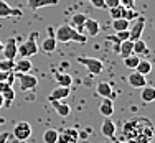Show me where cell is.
Wrapping results in <instances>:
<instances>
[{
    "mask_svg": "<svg viewBox=\"0 0 155 143\" xmlns=\"http://www.w3.org/2000/svg\"><path fill=\"white\" fill-rule=\"evenodd\" d=\"M124 137L127 143H150L153 138V125L145 117H132L124 122Z\"/></svg>",
    "mask_w": 155,
    "mask_h": 143,
    "instance_id": "6da1fadb",
    "label": "cell"
},
{
    "mask_svg": "<svg viewBox=\"0 0 155 143\" xmlns=\"http://www.w3.org/2000/svg\"><path fill=\"white\" fill-rule=\"evenodd\" d=\"M40 51L38 46V31H31L30 36L18 46V56L20 58H28L30 59L31 56H36Z\"/></svg>",
    "mask_w": 155,
    "mask_h": 143,
    "instance_id": "7a4b0ae2",
    "label": "cell"
},
{
    "mask_svg": "<svg viewBox=\"0 0 155 143\" xmlns=\"http://www.w3.org/2000/svg\"><path fill=\"white\" fill-rule=\"evenodd\" d=\"M76 61L79 64H83L84 68L89 71V74L93 76H97L102 72V69H104V63H102L101 59H97V58H89V56H79L76 58Z\"/></svg>",
    "mask_w": 155,
    "mask_h": 143,
    "instance_id": "3957f363",
    "label": "cell"
},
{
    "mask_svg": "<svg viewBox=\"0 0 155 143\" xmlns=\"http://www.w3.org/2000/svg\"><path fill=\"white\" fill-rule=\"evenodd\" d=\"M145 17H137L130 21V27H129V40L135 41V40L142 38V33H143V28H145Z\"/></svg>",
    "mask_w": 155,
    "mask_h": 143,
    "instance_id": "277c9868",
    "label": "cell"
},
{
    "mask_svg": "<svg viewBox=\"0 0 155 143\" xmlns=\"http://www.w3.org/2000/svg\"><path fill=\"white\" fill-rule=\"evenodd\" d=\"M78 140H79V132L76 127H66L58 132L56 143H78Z\"/></svg>",
    "mask_w": 155,
    "mask_h": 143,
    "instance_id": "5b68a950",
    "label": "cell"
},
{
    "mask_svg": "<svg viewBox=\"0 0 155 143\" xmlns=\"http://www.w3.org/2000/svg\"><path fill=\"white\" fill-rule=\"evenodd\" d=\"M73 33H74V28H73L71 25L63 23L56 28V31H54V40L60 41V43H71Z\"/></svg>",
    "mask_w": 155,
    "mask_h": 143,
    "instance_id": "8992f818",
    "label": "cell"
},
{
    "mask_svg": "<svg viewBox=\"0 0 155 143\" xmlns=\"http://www.w3.org/2000/svg\"><path fill=\"white\" fill-rule=\"evenodd\" d=\"M12 133L18 141H25L31 137V125L28 122H18L17 125L13 127Z\"/></svg>",
    "mask_w": 155,
    "mask_h": 143,
    "instance_id": "52a82bcc",
    "label": "cell"
},
{
    "mask_svg": "<svg viewBox=\"0 0 155 143\" xmlns=\"http://www.w3.org/2000/svg\"><path fill=\"white\" fill-rule=\"evenodd\" d=\"M15 76L20 79V89L23 91V92L33 91V89H36V86H38V79H36V76L30 74V72H27V74H15Z\"/></svg>",
    "mask_w": 155,
    "mask_h": 143,
    "instance_id": "ba28073f",
    "label": "cell"
},
{
    "mask_svg": "<svg viewBox=\"0 0 155 143\" xmlns=\"http://www.w3.org/2000/svg\"><path fill=\"white\" fill-rule=\"evenodd\" d=\"M5 59H17L18 56V45H17V38H8V41L3 45V51H2Z\"/></svg>",
    "mask_w": 155,
    "mask_h": 143,
    "instance_id": "9c48e42d",
    "label": "cell"
},
{
    "mask_svg": "<svg viewBox=\"0 0 155 143\" xmlns=\"http://www.w3.org/2000/svg\"><path fill=\"white\" fill-rule=\"evenodd\" d=\"M23 12L20 8L10 7L5 0H0V18H10V17H21Z\"/></svg>",
    "mask_w": 155,
    "mask_h": 143,
    "instance_id": "30bf717a",
    "label": "cell"
},
{
    "mask_svg": "<svg viewBox=\"0 0 155 143\" xmlns=\"http://www.w3.org/2000/svg\"><path fill=\"white\" fill-rule=\"evenodd\" d=\"M56 43L58 41L54 40L53 31H51V28L48 27V36L41 41V51H43V53H46V54H51L54 49H56Z\"/></svg>",
    "mask_w": 155,
    "mask_h": 143,
    "instance_id": "8fae6325",
    "label": "cell"
},
{
    "mask_svg": "<svg viewBox=\"0 0 155 143\" xmlns=\"http://www.w3.org/2000/svg\"><path fill=\"white\" fill-rule=\"evenodd\" d=\"M69 94H71V89L69 87H61L58 86L56 89H53L48 95V102H53V100H64V99L69 97Z\"/></svg>",
    "mask_w": 155,
    "mask_h": 143,
    "instance_id": "7c38bea8",
    "label": "cell"
},
{
    "mask_svg": "<svg viewBox=\"0 0 155 143\" xmlns=\"http://www.w3.org/2000/svg\"><path fill=\"white\" fill-rule=\"evenodd\" d=\"M96 92L101 95L102 99H110V100H114V99H116V92H114L112 86H110L109 82H104V81L97 84V87H96Z\"/></svg>",
    "mask_w": 155,
    "mask_h": 143,
    "instance_id": "4fadbf2b",
    "label": "cell"
},
{
    "mask_svg": "<svg viewBox=\"0 0 155 143\" xmlns=\"http://www.w3.org/2000/svg\"><path fill=\"white\" fill-rule=\"evenodd\" d=\"M31 68H33V64L28 58H20L18 61H15L13 72H15V74H27V72L31 71Z\"/></svg>",
    "mask_w": 155,
    "mask_h": 143,
    "instance_id": "5bb4252c",
    "label": "cell"
},
{
    "mask_svg": "<svg viewBox=\"0 0 155 143\" xmlns=\"http://www.w3.org/2000/svg\"><path fill=\"white\" fill-rule=\"evenodd\" d=\"M127 82H129V86L135 87V89H142L143 86H147V79H145V76L139 74L137 71H134V72H130V74H129Z\"/></svg>",
    "mask_w": 155,
    "mask_h": 143,
    "instance_id": "9a60e30c",
    "label": "cell"
},
{
    "mask_svg": "<svg viewBox=\"0 0 155 143\" xmlns=\"http://www.w3.org/2000/svg\"><path fill=\"white\" fill-rule=\"evenodd\" d=\"M27 5L31 12H36V10L43 8V7L58 5V0H27Z\"/></svg>",
    "mask_w": 155,
    "mask_h": 143,
    "instance_id": "2e32d148",
    "label": "cell"
},
{
    "mask_svg": "<svg viewBox=\"0 0 155 143\" xmlns=\"http://www.w3.org/2000/svg\"><path fill=\"white\" fill-rule=\"evenodd\" d=\"M101 133L104 135V137L110 138V140H114V138H116V123L110 119H106L104 122L101 123Z\"/></svg>",
    "mask_w": 155,
    "mask_h": 143,
    "instance_id": "e0dca14e",
    "label": "cell"
},
{
    "mask_svg": "<svg viewBox=\"0 0 155 143\" xmlns=\"http://www.w3.org/2000/svg\"><path fill=\"white\" fill-rule=\"evenodd\" d=\"M84 30L87 33L86 36H97L99 31H101L99 21L94 20V18H86V21H84Z\"/></svg>",
    "mask_w": 155,
    "mask_h": 143,
    "instance_id": "ac0fdd59",
    "label": "cell"
},
{
    "mask_svg": "<svg viewBox=\"0 0 155 143\" xmlns=\"http://www.w3.org/2000/svg\"><path fill=\"white\" fill-rule=\"evenodd\" d=\"M99 113H101L102 117H106V119L112 117V113H114V100H110V99H102V102L99 104Z\"/></svg>",
    "mask_w": 155,
    "mask_h": 143,
    "instance_id": "d6986e66",
    "label": "cell"
},
{
    "mask_svg": "<svg viewBox=\"0 0 155 143\" xmlns=\"http://www.w3.org/2000/svg\"><path fill=\"white\" fill-rule=\"evenodd\" d=\"M50 104L53 105V109L56 110V113L60 117H68L69 113H71V107H69L64 100H53V102H50Z\"/></svg>",
    "mask_w": 155,
    "mask_h": 143,
    "instance_id": "ffe728a7",
    "label": "cell"
},
{
    "mask_svg": "<svg viewBox=\"0 0 155 143\" xmlns=\"http://www.w3.org/2000/svg\"><path fill=\"white\" fill-rule=\"evenodd\" d=\"M132 54H137V56H145V54H150L149 48H147V43L143 41L142 38L135 40L134 46H132Z\"/></svg>",
    "mask_w": 155,
    "mask_h": 143,
    "instance_id": "44dd1931",
    "label": "cell"
},
{
    "mask_svg": "<svg viewBox=\"0 0 155 143\" xmlns=\"http://www.w3.org/2000/svg\"><path fill=\"white\" fill-rule=\"evenodd\" d=\"M86 15L84 13H74V15L71 17V27L74 28L76 31H79V33H83V30H84V21H86Z\"/></svg>",
    "mask_w": 155,
    "mask_h": 143,
    "instance_id": "7402d4cb",
    "label": "cell"
},
{
    "mask_svg": "<svg viewBox=\"0 0 155 143\" xmlns=\"http://www.w3.org/2000/svg\"><path fill=\"white\" fill-rule=\"evenodd\" d=\"M54 81L58 82V86L61 87H71L73 84V78L68 74V72H54Z\"/></svg>",
    "mask_w": 155,
    "mask_h": 143,
    "instance_id": "603a6c76",
    "label": "cell"
},
{
    "mask_svg": "<svg viewBox=\"0 0 155 143\" xmlns=\"http://www.w3.org/2000/svg\"><path fill=\"white\" fill-rule=\"evenodd\" d=\"M140 99H142V102H145V104L153 102L155 100V87L143 86L142 87V92H140Z\"/></svg>",
    "mask_w": 155,
    "mask_h": 143,
    "instance_id": "cb8c5ba5",
    "label": "cell"
},
{
    "mask_svg": "<svg viewBox=\"0 0 155 143\" xmlns=\"http://www.w3.org/2000/svg\"><path fill=\"white\" fill-rule=\"evenodd\" d=\"M132 46H134V41H132V40H125V41H122L119 45V56L122 58H127V56H130L132 54Z\"/></svg>",
    "mask_w": 155,
    "mask_h": 143,
    "instance_id": "d4e9b609",
    "label": "cell"
},
{
    "mask_svg": "<svg viewBox=\"0 0 155 143\" xmlns=\"http://www.w3.org/2000/svg\"><path fill=\"white\" fill-rule=\"evenodd\" d=\"M134 71H137L139 74H142V76H147V74L152 72V63H150L149 59H142V58H140L137 68H135Z\"/></svg>",
    "mask_w": 155,
    "mask_h": 143,
    "instance_id": "484cf974",
    "label": "cell"
},
{
    "mask_svg": "<svg viewBox=\"0 0 155 143\" xmlns=\"http://www.w3.org/2000/svg\"><path fill=\"white\" fill-rule=\"evenodd\" d=\"M129 27H130V21L125 20V18H117V20H112V28H114V31L129 30Z\"/></svg>",
    "mask_w": 155,
    "mask_h": 143,
    "instance_id": "4316f807",
    "label": "cell"
},
{
    "mask_svg": "<svg viewBox=\"0 0 155 143\" xmlns=\"http://www.w3.org/2000/svg\"><path fill=\"white\" fill-rule=\"evenodd\" d=\"M56 140H58V130L48 128V130L43 132V141L45 143H56Z\"/></svg>",
    "mask_w": 155,
    "mask_h": 143,
    "instance_id": "83f0119b",
    "label": "cell"
},
{
    "mask_svg": "<svg viewBox=\"0 0 155 143\" xmlns=\"http://www.w3.org/2000/svg\"><path fill=\"white\" fill-rule=\"evenodd\" d=\"M139 61H140V56H137V54H130V56L124 58V66L127 69H135L137 64H139Z\"/></svg>",
    "mask_w": 155,
    "mask_h": 143,
    "instance_id": "f1b7e54d",
    "label": "cell"
},
{
    "mask_svg": "<svg viewBox=\"0 0 155 143\" xmlns=\"http://www.w3.org/2000/svg\"><path fill=\"white\" fill-rule=\"evenodd\" d=\"M124 13H125V7L122 5H117L114 8H109V15L112 20H117V18H124Z\"/></svg>",
    "mask_w": 155,
    "mask_h": 143,
    "instance_id": "f546056e",
    "label": "cell"
},
{
    "mask_svg": "<svg viewBox=\"0 0 155 143\" xmlns=\"http://www.w3.org/2000/svg\"><path fill=\"white\" fill-rule=\"evenodd\" d=\"M13 66H15V61L13 59H0V71H13Z\"/></svg>",
    "mask_w": 155,
    "mask_h": 143,
    "instance_id": "4dcf8cb0",
    "label": "cell"
},
{
    "mask_svg": "<svg viewBox=\"0 0 155 143\" xmlns=\"http://www.w3.org/2000/svg\"><path fill=\"white\" fill-rule=\"evenodd\" d=\"M137 17H139V13L135 12L134 8H125V13H124V18H125V20L132 21L134 18H137Z\"/></svg>",
    "mask_w": 155,
    "mask_h": 143,
    "instance_id": "1f68e13d",
    "label": "cell"
},
{
    "mask_svg": "<svg viewBox=\"0 0 155 143\" xmlns=\"http://www.w3.org/2000/svg\"><path fill=\"white\" fill-rule=\"evenodd\" d=\"M116 36L119 41H125L129 40V30H124V31H116Z\"/></svg>",
    "mask_w": 155,
    "mask_h": 143,
    "instance_id": "d6a6232c",
    "label": "cell"
},
{
    "mask_svg": "<svg viewBox=\"0 0 155 143\" xmlns=\"http://www.w3.org/2000/svg\"><path fill=\"white\" fill-rule=\"evenodd\" d=\"M87 2H89L93 7H96V8H106L104 0H87Z\"/></svg>",
    "mask_w": 155,
    "mask_h": 143,
    "instance_id": "836d02e7",
    "label": "cell"
},
{
    "mask_svg": "<svg viewBox=\"0 0 155 143\" xmlns=\"http://www.w3.org/2000/svg\"><path fill=\"white\" fill-rule=\"evenodd\" d=\"M119 3L125 8H134L135 7V0H119Z\"/></svg>",
    "mask_w": 155,
    "mask_h": 143,
    "instance_id": "e575fe53",
    "label": "cell"
},
{
    "mask_svg": "<svg viewBox=\"0 0 155 143\" xmlns=\"http://www.w3.org/2000/svg\"><path fill=\"white\" fill-rule=\"evenodd\" d=\"M104 3H106V8H114V7L120 5L119 0H104Z\"/></svg>",
    "mask_w": 155,
    "mask_h": 143,
    "instance_id": "d590c367",
    "label": "cell"
},
{
    "mask_svg": "<svg viewBox=\"0 0 155 143\" xmlns=\"http://www.w3.org/2000/svg\"><path fill=\"white\" fill-rule=\"evenodd\" d=\"M8 138H10V132H2L0 133V143H7Z\"/></svg>",
    "mask_w": 155,
    "mask_h": 143,
    "instance_id": "8d00e7d4",
    "label": "cell"
},
{
    "mask_svg": "<svg viewBox=\"0 0 155 143\" xmlns=\"http://www.w3.org/2000/svg\"><path fill=\"white\" fill-rule=\"evenodd\" d=\"M10 72H12V71H8V72H7V71H0V82L7 81V78H8V74H10Z\"/></svg>",
    "mask_w": 155,
    "mask_h": 143,
    "instance_id": "74e56055",
    "label": "cell"
},
{
    "mask_svg": "<svg viewBox=\"0 0 155 143\" xmlns=\"http://www.w3.org/2000/svg\"><path fill=\"white\" fill-rule=\"evenodd\" d=\"M60 66H61V71H63V69H66V68H69V63H68V61H63V63H61Z\"/></svg>",
    "mask_w": 155,
    "mask_h": 143,
    "instance_id": "f35d334b",
    "label": "cell"
},
{
    "mask_svg": "<svg viewBox=\"0 0 155 143\" xmlns=\"http://www.w3.org/2000/svg\"><path fill=\"white\" fill-rule=\"evenodd\" d=\"M5 122H7V119H5V117H0V125H3Z\"/></svg>",
    "mask_w": 155,
    "mask_h": 143,
    "instance_id": "ab89813d",
    "label": "cell"
},
{
    "mask_svg": "<svg viewBox=\"0 0 155 143\" xmlns=\"http://www.w3.org/2000/svg\"><path fill=\"white\" fill-rule=\"evenodd\" d=\"M3 107V97H2V94H0V109Z\"/></svg>",
    "mask_w": 155,
    "mask_h": 143,
    "instance_id": "60d3db41",
    "label": "cell"
},
{
    "mask_svg": "<svg viewBox=\"0 0 155 143\" xmlns=\"http://www.w3.org/2000/svg\"><path fill=\"white\" fill-rule=\"evenodd\" d=\"M2 51H3V43L0 41V54H2Z\"/></svg>",
    "mask_w": 155,
    "mask_h": 143,
    "instance_id": "b9f144b4",
    "label": "cell"
},
{
    "mask_svg": "<svg viewBox=\"0 0 155 143\" xmlns=\"http://www.w3.org/2000/svg\"><path fill=\"white\" fill-rule=\"evenodd\" d=\"M116 143H127V141H116Z\"/></svg>",
    "mask_w": 155,
    "mask_h": 143,
    "instance_id": "7bdbcfd3",
    "label": "cell"
},
{
    "mask_svg": "<svg viewBox=\"0 0 155 143\" xmlns=\"http://www.w3.org/2000/svg\"><path fill=\"white\" fill-rule=\"evenodd\" d=\"M20 143H27V140H25V141H20Z\"/></svg>",
    "mask_w": 155,
    "mask_h": 143,
    "instance_id": "ee69618b",
    "label": "cell"
}]
</instances>
